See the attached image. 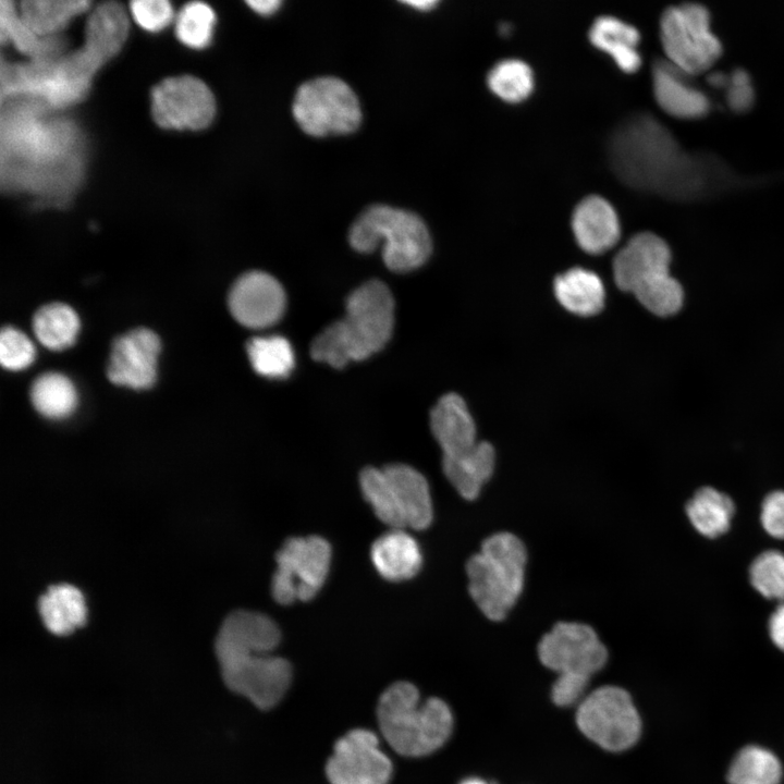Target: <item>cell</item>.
I'll return each instance as SVG.
<instances>
[{
	"instance_id": "6da1fadb",
	"label": "cell",
	"mask_w": 784,
	"mask_h": 784,
	"mask_svg": "<svg viewBox=\"0 0 784 784\" xmlns=\"http://www.w3.org/2000/svg\"><path fill=\"white\" fill-rule=\"evenodd\" d=\"M1 103L2 189L27 193L52 206L66 203L84 169V145L76 124L35 99Z\"/></svg>"
},
{
	"instance_id": "7a4b0ae2",
	"label": "cell",
	"mask_w": 784,
	"mask_h": 784,
	"mask_svg": "<svg viewBox=\"0 0 784 784\" xmlns=\"http://www.w3.org/2000/svg\"><path fill=\"white\" fill-rule=\"evenodd\" d=\"M281 633L269 616L234 611L221 624L215 649L225 685L260 709L274 707L287 691L292 667L272 654Z\"/></svg>"
},
{
	"instance_id": "3957f363",
	"label": "cell",
	"mask_w": 784,
	"mask_h": 784,
	"mask_svg": "<svg viewBox=\"0 0 784 784\" xmlns=\"http://www.w3.org/2000/svg\"><path fill=\"white\" fill-rule=\"evenodd\" d=\"M394 327V299L389 287L370 280L346 298L345 316L321 331L310 345L313 359L334 368L359 362L382 350Z\"/></svg>"
},
{
	"instance_id": "277c9868",
	"label": "cell",
	"mask_w": 784,
	"mask_h": 784,
	"mask_svg": "<svg viewBox=\"0 0 784 784\" xmlns=\"http://www.w3.org/2000/svg\"><path fill=\"white\" fill-rule=\"evenodd\" d=\"M614 175L625 185L653 192H670L676 175L674 143L657 120L636 113L620 121L607 146Z\"/></svg>"
},
{
	"instance_id": "5b68a950",
	"label": "cell",
	"mask_w": 784,
	"mask_h": 784,
	"mask_svg": "<svg viewBox=\"0 0 784 784\" xmlns=\"http://www.w3.org/2000/svg\"><path fill=\"white\" fill-rule=\"evenodd\" d=\"M379 728L397 754L421 757L439 749L449 738L453 716L439 698L420 702L412 683L396 682L380 696L377 705Z\"/></svg>"
},
{
	"instance_id": "8992f818",
	"label": "cell",
	"mask_w": 784,
	"mask_h": 784,
	"mask_svg": "<svg viewBox=\"0 0 784 784\" xmlns=\"http://www.w3.org/2000/svg\"><path fill=\"white\" fill-rule=\"evenodd\" d=\"M103 65L85 48L25 64L1 63V101L38 100L52 110L81 101L96 72Z\"/></svg>"
},
{
	"instance_id": "52a82bcc",
	"label": "cell",
	"mask_w": 784,
	"mask_h": 784,
	"mask_svg": "<svg viewBox=\"0 0 784 784\" xmlns=\"http://www.w3.org/2000/svg\"><path fill=\"white\" fill-rule=\"evenodd\" d=\"M527 552L515 535L489 536L466 563L468 590L482 614L491 621L506 617L524 587Z\"/></svg>"
},
{
	"instance_id": "ba28073f",
	"label": "cell",
	"mask_w": 784,
	"mask_h": 784,
	"mask_svg": "<svg viewBox=\"0 0 784 784\" xmlns=\"http://www.w3.org/2000/svg\"><path fill=\"white\" fill-rule=\"evenodd\" d=\"M348 241L359 253H370L383 241V261L400 273L424 265L432 248L429 231L417 215L385 205L366 209L352 224Z\"/></svg>"
},
{
	"instance_id": "9c48e42d",
	"label": "cell",
	"mask_w": 784,
	"mask_h": 784,
	"mask_svg": "<svg viewBox=\"0 0 784 784\" xmlns=\"http://www.w3.org/2000/svg\"><path fill=\"white\" fill-rule=\"evenodd\" d=\"M660 38L666 60L687 74L708 70L722 52L709 10L697 2L666 8L660 17Z\"/></svg>"
},
{
	"instance_id": "30bf717a",
	"label": "cell",
	"mask_w": 784,
	"mask_h": 784,
	"mask_svg": "<svg viewBox=\"0 0 784 784\" xmlns=\"http://www.w3.org/2000/svg\"><path fill=\"white\" fill-rule=\"evenodd\" d=\"M292 111L299 127L317 137L351 133L362 120L356 95L336 77L304 83L295 94Z\"/></svg>"
},
{
	"instance_id": "8fae6325",
	"label": "cell",
	"mask_w": 784,
	"mask_h": 784,
	"mask_svg": "<svg viewBox=\"0 0 784 784\" xmlns=\"http://www.w3.org/2000/svg\"><path fill=\"white\" fill-rule=\"evenodd\" d=\"M271 579L273 599L283 605L313 599L322 587L330 568L331 547L319 536L293 537L275 555Z\"/></svg>"
},
{
	"instance_id": "7c38bea8",
	"label": "cell",
	"mask_w": 784,
	"mask_h": 784,
	"mask_svg": "<svg viewBox=\"0 0 784 784\" xmlns=\"http://www.w3.org/2000/svg\"><path fill=\"white\" fill-rule=\"evenodd\" d=\"M576 722L584 735L610 751L630 748L641 733L629 694L615 686L600 687L586 697L577 709Z\"/></svg>"
},
{
	"instance_id": "4fadbf2b",
	"label": "cell",
	"mask_w": 784,
	"mask_h": 784,
	"mask_svg": "<svg viewBox=\"0 0 784 784\" xmlns=\"http://www.w3.org/2000/svg\"><path fill=\"white\" fill-rule=\"evenodd\" d=\"M151 114L162 128H206L216 114V101L209 87L191 75L169 77L151 90Z\"/></svg>"
},
{
	"instance_id": "5bb4252c",
	"label": "cell",
	"mask_w": 784,
	"mask_h": 784,
	"mask_svg": "<svg viewBox=\"0 0 784 784\" xmlns=\"http://www.w3.org/2000/svg\"><path fill=\"white\" fill-rule=\"evenodd\" d=\"M541 663L561 673L590 677L608 660V650L589 625L577 622H559L538 645Z\"/></svg>"
},
{
	"instance_id": "9a60e30c",
	"label": "cell",
	"mask_w": 784,
	"mask_h": 784,
	"mask_svg": "<svg viewBox=\"0 0 784 784\" xmlns=\"http://www.w3.org/2000/svg\"><path fill=\"white\" fill-rule=\"evenodd\" d=\"M326 774L330 784H388L392 763L373 732L356 728L336 740Z\"/></svg>"
},
{
	"instance_id": "2e32d148",
	"label": "cell",
	"mask_w": 784,
	"mask_h": 784,
	"mask_svg": "<svg viewBox=\"0 0 784 784\" xmlns=\"http://www.w3.org/2000/svg\"><path fill=\"white\" fill-rule=\"evenodd\" d=\"M228 304L238 323L249 329H265L281 319L286 297L275 278L262 271H249L234 282Z\"/></svg>"
},
{
	"instance_id": "e0dca14e",
	"label": "cell",
	"mask_w": 784,
	"mask_h": 784,
	"mask_svg": "<svg viewBox=\"0 0 784 784\" xmlns=\"http://www.w3.org/2000/svg\"><path fill=\"white\" fill-rule=\"evenodd\" d=\"M672 252L669 244L653 232L633 235L613 259L616 285L634 294L639 289L671 273Z\"/></svg>"
},
{
	"instance_id": "ac0fdd59",
	"label": "cell",
	"mask_w": 784,
	"mask_h": 784,
	"mask_svg": "<svg viewBox=\"0 0 784 784\" xmlns=\"http://www.w3.org/2000/svg\"><path fill=\"white\" fill-rule=\"evenodd\" d=\"M160 350L158 335L147 328H136L120 335L112 343L108 379L121 387L149 389L156 382Z\"/></svg>"
},
{
	"instance_id": "d6986e66",
	"label": "cell",
	"mask_w": 784,
	"mask_h": 784,
	"mask_svg": "<svg viewBox=\"0 0 784 784\" xmlns=\"http://www.w3.org/2000/svg\"><path fill=\"white\" fill-rule=\"evenodd\" d=\"M572 230L579 247L599 255L613 248L621 236V224L614 207L599 195L583 198L572 216Z\"/></svg>"
},
{
	"instance_id": "ffe728a7",
	"label": "cell",
	"mask_w": 784,
	"mask_h": 784,
	"mask_svg": "<svg viewBox=\"0 0 784 784\" xmlns=\"http://www.w3.org/2000/svg\"><path fill=\"white\" fill-rule=\"evenodd\" d=\"M651 73L654 99L666 113L688 119L708 112L709 98L688 82L687 73L667 60L656 61Z\"/></svg>"
},
{
	"instance_id": "44dd1931",
	"label": "cell",
	"mask_w": 784,
	"mask_h": 784,
	"mask_svg": "<svg viewBox=\"0 0 784 784\" xmlns=\"http://www.w3.org/2000/svg\"><path fill=\"white\" fill-rule=\"evenodd\" d=\"M430 428L443 457L458 456L478 442L474 419L456 393L440 397L430 413Z\"/></svg>"
},
{
	"instance_id": "7402d4cb",
	"label": "cell",
	"mask_w": 784,
	"mask_h": 784,
	"mask_svg": "<svg viewBox=\"0 0 784 784\" xmlns=\"http://www.w3.org/2000/svg\"><path fill=\"white\" fill-rule=\"evenodd\" d=\"M370 558L377 572L390 581L409 579L422 565L419 544L403 528H390L377 538L371 546Z\"/></svg>"
},
{
	"instance_id": "603a6c76",
	"label": "cell",
	"mask_w": 784,
	"mask_h": 784,
	"mask_svg": "<svg viewBox=\"0 0 784 784\" xmlns=\"http://www.w3.org/2000/svg\"><path fill=\"white\" fill-rule=\"evenodd\" d=\"M382 468L393 488L406 528H428L433 518V509L427 479L406 464H389Z\"/></svg>"
},
{
	"instance_id": "cb8c5ba5",
	"label": "cell",
	"mask_w": 784,
	"mask_h": 784,
	"mask_svg": "<svg viewBox=\"0 0 784 784\" xmlns=\"http://www.w3.org/2000/svg\"><path fill=\"white\" fill-rule=\"evenodd\" d=\"M588 38L624 73H634L640 68V33L634 25L613 15H601L592 22Z\"/></svg>"
},
{
	"instance_id": "d4e9b609",
	"label": "cell",
	"mask_w": 784,
	"mask_h": 784,
	"mask_svg": "<svg viewBox=\"0 0 784 784\" xmlns=\"http://www.w3.org/2000/svg\"><path fill=\"white\" fill-rule=\"evenodd\" d=\"M128 26L127 14L121 4L103 2L87 19L83 48L105 64L121 50Z\"/></svg>"
},
{
	"instance_id": "484cf974",
	"label": "cell",
	"mask_w": 784,
	"mask_h": 784,
	"mask_svg": "<svg viewBox=\"0 0 784 784\" xmlns=\"http://www.w3.org/2000/svg\"><path fill=\"white\" fill-rule=\"evenodd\" d=\"M443 471L458 494L465 500H475L482 486L490 479L495 465L493 446L478 441L469 451L454 457H443Z\"/></svg>"
},
{
	"instance_id": "4316f807",
	"label": "cell",
	"mask_w": 784,
	"mask_h": 784,
	"mask_svg": "<svg viewBox=\"0 0 784 784\" xmlns=\"http://www.w3.org/2000/svg\"><path fill=\"white\" fill-rule=\"evenodd\" d=\"M553 289L559 303L578 316L596 315L604 305L605 291L601 279L584 268H572L558 275Z\"/></svg>"
},
{
	"instance_id": "83f0119b",
	"label": "cell",
	"mask_w": 784,
	"mask_h": 784,
	"mask_svg": "<svg viewBox=\"0 0 784 784\" xmlns=\"http://www.w3.org/2000/svg\"><path fill=\"white\" fill-rule=\"evenodd\" d=\"M38 611L47 629L59 636L72 633L86 621L85 599L70 584L50 586L38 599Z\"/></svg>"
},
{
	"instance_id": "f1b7e54d",
	"label": "cell",
	"mask_w": 784,
	"mask_h": 784,
	"mask_svg": "<svg viewBox=\"0 0 784 784\" xmlns=\"http://www.w3.org/2000/svg\"><path fill=\"white\" fill-rule=\"evenodd\" d=\"M1 42L11 41L30 61L46 60L61 54L65 46L59 37L44 38L30 30L21 20L14 2L0 1Z\"/></svg>"
},
{
	"instance_id": "f546056e",
	"label": "cell",
	"mask_w": 784,
	"mask_h": 784,
	"mask_svg": "<svg viewBox=\"0 0 784 784\" xmlns=\"http://www.w3.org/2000/svg\"><path fill=\"white\" fill-rule=\"evenodd\" d=\"M89 5L85 0H25L20 3L19 15L36 35L52 38Z\"/></svg>"
},
{
	"instance_id": "4dcf8cb0",
	"label": "cell",
	"mask_w": 784,
	"mask_h": 784,
	"mask_svg": "<svg viewBox=\"0 0 784 784\" xmlns=\"http://www.w3.org/2000/svg\"><path fill=\"white\" fill-rule=\"evenodd\" d=\"M693 526L703 536L715 538L726 532L734 514L731 498L711 487L696 491L686 505Z\"/></svg>"
},
{
	"instance_id": "1f68e13d",
	"label": "cell",
	"mask_w": 784,
	"mask_h": 784,
	"mask_svg": "<svg viewBox=\"0 0 784 784\" xmlns=\"http://www.w3.org/2000/svg\"><path fill=\"white\" fill-rule=\"evenodd\" d=\"M79 319L66 304L51 303L40 307L33 318V331L37 340L47 348L61 351L70 347L76 340Z\"/></svg>"
},
{
	"instance_id": "d6a6232c",
	"label": "cell",
	"mask_w": 784,
	"mask_h": 784,
	"mask_svg": "<svg viewBox=\"0 0 784 784\" xmlns=\"http://www.w3.org/2000/svg\"><path fill=\"white\" fill-rule=\"evenodd\" d=\"M29 395L35 409L51 419L70 416L78 401L73 382L60 372H46L37 377Z\"/></svg>"
},
{
	"instance_id": "836d02e7",
	"label": "cell",
	"mask_w": 784,
	"mask_h": 784,
	"mask_svg": "<svg viewBox=\"0 0 784 784\" xmlns=\"http://www.w3.org/2000/svg\"><path fill=\"white\" fill-rule=\"evenodd\" d=\"M246 352L254 370L266 378H286L295 365V356L290 342L278 334L249 339Z\"/></svg>"
},
{
	"instance_id": "e575fe53",
	"label": "cell",
	"mask_w": 784,
	"mask_h": 784,
	"mask_svg": "<svg viewBox=\"0 0 784 784\" xmlns=\"http://www.w3.org/2000/svg\"><path fill=\"white\" fill-rule=\"evenodd\" d=\"M781 777L782 764L777 757L756 745L742 748L727 771L730 784H779Z\"/></svg>"
},
{
	"instance_id": "d590c367",
	"label": "cell",
	"mask_w": 784,
	"mask_h": 784,
	"mask_svg": "<svg viewBox=\"0 0 784 784\" xmlns=\"http://www.w3.org/2000/svg\"><path fill=\"white\" fill-rule=\"evenodd\" d=\"M487 85L492 94L501 100L519 103L532 93L534 73L523 60L503 59L489 70Z\"/></svg>"
},
{
	"instance_id": "8d00e7d4",
	"label": "cell",
	"mask_w": 784,
	"mask_h": 784,
	"mask_svg": "<svg viewBox=\"0 0 784 784\" xmlns=\"http://www.w3.org/2000/svg\"><path fill=\"white\" fill-rule=\"evenodd\" d=\"M359 485L366 501L382 523L390 528H406L404 516L383 468H364L359 474Z\"/></svg>"
},
{
	"instance_id": "74e56055",
	"label": "cell",
	"mask_w": 784,
	"mask_h": 784,
	"mask_svg": "<svg viewBox=\"0 0 784 784\" xmlns=\"http://www.w3.org/2000/svg\"><path fill=\"white\" fill-rule=\"evenodd\" d=\"M215 24L216 15L208 4L189 2L176 16L175 34L182 44L200 49L210 42Z\"/></svg>"
},
{
	"instance_id": "f35d334b",
	"label": "cell",
	"mask_w": 784,
	"mask_h": 784,
	"mask_svg": "<svg viewBox=\"0 0 784 784\" xmlns=\"http://www.w3.org/2000/svg\"><path fill=\"white\" fill-rule=\"evenodd\" d=\"M637 301L660 318L677 315L685 304V290L671 273L634 293Z\"/></svg>"
},
{
	"instance_id": "ab89813d",
	"label": "cell",
	"mask_w": 784,
	"mask_h": 784,
	"mask_svg": "<svg viewBox=\"0 0 784 784\" xmlns=\"http://www.w3.org/2000/svg\"><path fill=\"white\" fill-rule=\"evenodd\" d=\"M750 581L755 589L768 599L784 601V554L768 550L758 555L750 565Z\"/></svg>"
},
{
	"instance_id": "60d3db41",
	"label": "cell",
	"mask_w": 784,
	"mask_h": 784,
	"mask_svg": "<svg viewBox=\"0 0 784 784\" xmlns=\"http://www.w3.org/2000/svg\"><path fill=\"white\" fill-rule=\"evenodd\" d=\"M33 342L21 330L4 327L0 334V362L3 368L19 371L27 368L35 359Z\"/></svg>"
},
{
	"instance_id": "b9f144b4",
	"label": "cell",
	"mask_w": 784,
	"mask_h": 784,
	"mask_svg": "<svg viewBox=\"0 0 784 784\" xmlns=\"http://www.w3.org/2000/svg\"><path fill=\"white\" fill-rule=\"evenodd\" d=\"M130 7L134 21L149 32H159L173 20V9L166 0H136Z\"/></svg>"
},
{
	"instance_id": "7bdbcfd3",
	"label": "cell",
	"mask_w": 784,
	"mask_h": 784,
	"mask_svg": "<svg viewBox=\"0 0 784 784\" xmlns=\"http://www.w3.org/2000/svg\"><path fill=\"white\" fill-rule=\"evenodd\" d=\"M589 678L588 676L574 673L559 674L551 690L553 702L560 707L574 705L581 697Z\"/></svg>"
},
{
	"instance_id": "ee69618b",
	"label": "cell",
	"mask_w": 784,
	"mask_h": 784,
	"mask_svg": "<svg viewBox=\"0 0 784 784\" xmlns=\"http://www.w3.org/2000/svg\"><path fill=\"white\" fill-rule=\"evenodd\" d=\"M761 524L770 536L784 539V491H774L765 497Z\"/></svg>"
},
{
	"instance_id": "f6af8a7d",
	"label": "cell",
	"mask_w": 784,
	"mask_h": 784,
	"mask_svg": "<svg viewBox=\"0 0 784 784\" xmlns=\"http://www.w3.org/2000/svg\"><path fill=\"white\" fill-rule=\"evenodd\" d=\"M754 89L746 71L737 69L733 72L727 90L728 105L738 111L746 110L752 103Z\"/></svg>"
},
{
	"instance_id": "bcb514c9",
	"label": "cell",
	"mask_w": 784,
	"mask_h": 784,
	"mask_svg": "<svg viewBox=\"0 0 784 784\" xmlns=\"http://www.w3.org/2000/svg\"><path fill=\"white\" fill-rule=\"evenodd\" d=\"M769 633L774 645L784 651V602L771 615Z\"/></svg>"
},
{
	"instance_id": "7dc6e473",
	"label": "cell",
	"mask_w": 784,
	"mask_h": 784,
	"mask_svg": "<svg viewBox=\"0 0 784 784\" xmlns=\"http://www.w3.org/2000/svg\"><path fill=\"white\" fill-rule=\"evenodd\" d=\"M247 4L261 15H270L278 10L281 2L278 0H250Z\"/></svg>"
},
{
	"instance_id": "c3c4849f",
	"label": "cell",
	"mask_w": 784,
	"mask_h": 784,
	"mask_svg": "<svg viewBox=\"0 0 784 784\" xmlns=\"http://www.w3.org/2000/svg\"><path fill=\"white\" fill-rule=\"evenodd\" d=\"M403 3L408 4L413 7L414 9L421 10V11H428L433 9L438 1L433 0H407L403 1Z\"/></svg>"
},
{
	"instance_id": "681fc988",
	"label": "cell",
	"mask_w": 784,
	"mask_h": 784,
	"mask_svg": "<svg viewBox=\"0 0 784 784\" xmlns=\"http://www.w3.org/2000/svg\"><path fill=\"white\" fill-rule=\"evenodd\" d=\"M461 784H487V783H485L483 781H481L479 779H468V780L462 782Z\"/></svg>"
}]
</instances>
